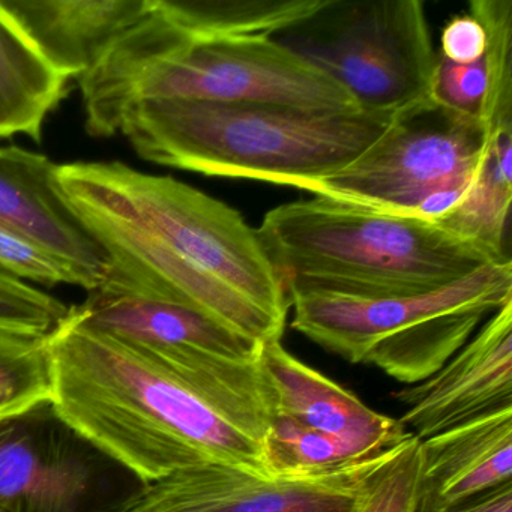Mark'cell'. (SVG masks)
Here are the masks:
<instances>
[{
	"mask_svg": "<svg viewBox=\"0 0 512 512\" xmlns=\"http://www.w3.org/2000/svg\"><path fill=\"white\" fill-rule=\"evenodd\" d=\"M74 310L86 325L133 344L265 436L271 415L257 370V341L113 272Z\"/></svg>",
	"mask_w": 512,
	"mask_h": 512,
	"instance_id": "ba28073f",
	"label": "cell"
},
{
	"mask_svg": "<svg viewBox=\"0 0 512 512\" xmlns=\"http://www.w3.org/2000/svg\"><path fill=\"white\" fill-rule=\"evenodd\" d=\"M421 449L413 436L365 481L355 512H415Z\"/></svg>",
	"mask_w": 512,
	"mask_h": 512,
	"instance_id": "7402d4cb",
	"label": "cell"
},
{
	"mask_svg": "<svg viewBox=\"0 0 512 512\" xmlns=\"http://www.w3.org/2000/svg\"><path fill=\"white\" fill-rule=\"evenodd\" d=\"M269 415L322 433L340 436H382L404 433L398 419L362 403L334 380L292 355L281 338L260 343L257 358Z\"/></svg>",
	"mask_w": 512,
	"mask_h": 512,
	"instance_id": "2e32d148",
	"label": "cell"
},
{
	"mask_svg": "<svg viewBox=\"0 0 512 512\" xmlns=\"http://www.w3.org/2000/svg\"><path fill=\"white\" fill-rule=\"evenodd\" d=\"M0 268L26 283L53 287L80 286L79 278L67 263L35 244L31 239L0 226Z\"/></svg>",
	"mask_w": 512,
	"mask_h": 512,
	"instance_id": "d4e9b609",
	"label": "cell"
},
{
	"mask_svg": "<svg viewBox=\"0 0 512 512\" xmlns=\"http://www.w3.org/2000/svg\"><path fill=\"white\" fill-rule=\"evenodd\" d=\"M0 512H19V511H14V509L8 508V506L0 505Z\"/></svg>",
	"mask_w": 512,
	"mask_h": 512,
	"instance_id": "83f0119b",
	"label": "cell"
},
{
	"mask_svg": "<svg viewBox=\"0 0 512 512\" xmlns=\"http://www.w3.org/2000/svg\"><path fill=\"white\" fill-rule=\"evenodd\" d=\"M512 121L487 128L484 152L472 184L440 227L481 248L496 263H511Z\"/></svg>",
	"mask_w": 512,
	"mask_h": 512,
	"instance_id": "ac0fdd59",
	"label": "cell"
},
{
	"mask_svg": "<svg viewBox=\"0 0 512 512\" xmlns=\"http://www.w3.org/2000/svg\"><path fill=\"white\" fill-rule=\"evenodd\" d=\"M67 83L0 8V139L26 136L40 142Z\"/></svg>",
	"mask_w": 512,
	"mask_h": 512,
	"instance_id": "d6986e66",
	"label": "cell"
},
{
	"mask_svg": "<svg viewBox=\"0 0 512 512\" xmlns=\"http://www.w3.org/2000/svg\"><path fill=\"white\" fill-rule=\"evenodd\" d=\"M490 85L487 52L472 64H455L437 53L431 100L440 109L482 122Z\"/></svg>",
	"mask_w": 512,
	"mask_h": 512,
	"instance_id": "603a6c76",
	"label": "cell"
},
{
	"mask_svg": "<svg viewBox=\"0 0 512 512\" xmlns=\"http://www.w3.org/2000/svg\"><path fill=\"white\" fill-rule=\"evenodd\" d=\"M392 397L407 407L398 421L419 440L512 407V301L437 373Z\"/></svg>",
	"mask_w": 512,
	"mask_h": 512,
	"instance_id": "7c38bea8",
	"label": "cell"
},
{
	"mask_svg": "<svg viewBox=\"0 0 512 512\" xmlns=\"http://www.w3.org/2000/svg\"><path fill=\"white\" fill-rule=\"evenodd\" d=\"M0 226L67 263L88 292L109 274V254L65 196L58 166L46 155L0 148Z\"/></svg>",
	"mask_w": 512,
	"mask_h": 512,
	"instance_id": "4fadbf2b",
	"label": "cell"
},
{
	"mask_svg": "<svg viewBox=\"0 0 512 512\" xmlns=\"http://www.w3.org/2000/svg\"><path fill=\"white\" fill-rule=\"evenodd\" d=\"M415 512H446L512 482V407L419 440Z\"/></svg>",
	"mask_w": 512,
	"mask_h": 512,
	"instance_id": "5bb4252c",
	"label": "cell"
},
{
	"mask_svg": "<svg viewBox=\"0 0 512 512\" xmlns=\"http://www.w3.org/2000/svg\"><path fill=\"white\" fill-rule=\"evenodd\" d=\"M256 230L287 298L304 292L412 295L496 263L433 221L323 196L271 209Z\"/></svg>",
	"mask_w": 512,
	"mask_h": 512,
	"instance_id": "277c9868",
	"label": "cell"
},
{
	"mask_svg": "<svg viewBox=\"0 0 512 512\" xmlns=\"http://www.w3.org/2000/svg\"><path fill=\"white\" fill-rule=\"evenodd\" d=\"M49 335L0 326V419L52 403Z\"/></svg>",
	"mask_w": 512,
	"mask_h": 512,
	"instance_id": "44dd1931",
	"label": "cell"
},
{
	"mask_svg": "<svg viewBox=\"0 0 512 512\" xmlns=\"http://www.w3.org/2000/svg\"><path fill=\"white\" fill-rule=\"evenodd\" d=\"M49 352L56 416L140 484L206 463L269 476L257 428L74 307Z\"/></svg>",
	"mask_w": 512,
	"mask_h": 512,
	"instance_id": "6da1fadb",
	"label": "cell"
},
{
	"mask_svg": "<svg viewBox=\"0 0 512 512\" xmlns=\"http://www.w3.org/2000/svg\"><path fill=\"white\" fill-rule=\"evenodd\" d=\"M512 301V262L412 295L290 293L292 328L350 364L416 385L460 352L482 320Z\"/></svg>",
	"mask_w": 512,
	"mask_h": 512,
	"instance_id": "8992f818",
	"label": "cell"
},
{
	"mask_svg": "<svg viewBox=\"0 0 512 512\" xmlns=\"http://www.w3.org/2000/svg\"><path fill=\"white\" fill-rule=\"evenodd\" d=\"M272 40L346 89L365 112L401 115L433 103L437 53L421 0H323Z\"/></svg>",
	"mask_w": 512,
	"mask_h": 512,
	"instance_id": "52a82bcc",
	"label": "cell"
},
{
	"mask_svg": "<svg viewBox=\"0 0 512 512\" xmlns=\"http://www.w3.org/2000/svg\"><path fill=\"white\" fill-rule=\"evenodd\" d=\"M412 437L410 431L340 436L302 428L272 416L262 440L263 461L272 478H329L380 463Z\"/></svg>",
	"mask_w": 512,
	"mask_h": 512,
	"instance_id": "e0dca14e",
	"label": "cell"
},
{
	"mask_svg": "<svg viewBox=\"0 0 512 512\" xmlns=\"http://www.w3.org/2000/svg\"><path fill=\"white\" fill-rule=\"evenodd\" d=\"M0 8L61 76L80 80L151 11L152 0H0Z\"/></svg>",
	"mask_w": 512,
	"mask_h": 512,
	"instance_id": "9a60e30c",
	"label": "cell"
},
{
	"mask_svg": "<svg viewBox=\"0 0 512 512\" xmlns=\"http://www.w3.org/2000/svg\"><path fill=\"white\" fill-rule=\"evenodd\" d=\"M446 512H512V482L491 488Z\"/></svg>",
	"mask_w": 512,
	"mask_h": 512,
	"instance_id": "4316f807",
	"label": "cell"
},
{
	"mask_svg": "<svg viewBox=\"0 0 512 512\" xmlns=\"http://www.w3.org/2000/svg\"><path fill=\"white\" fill-rule=\"evenodd\" d=\"M383 461L320 479L272 478L227 464H199L142 485L109 512H355L365 481Z\"/></svg>",
	"mask_w": 512,
	"mask_h": 512,
	"instance_id": "30bf717a",
	"label": "cell"
},
{
	"mask_svg": "<svg viewBox=\"0 0 512 512\" xmlns=\"http://www.w3.org/2000/svg\"><path fill=\"white\" fill-rule=\"evenodd\" d=\"M68 311L61 299L0 268V326L49 335Z\"/></svg>",
	"mask_w": 512,
	"mask_h": 512,
	"instance_id": "cb8c5ba5",
	"label": "cell"
},
{
	"mask_svg": "<svg viewBox=\"0 0 512 512\" xmlns=\"http://www.w3.org/2000/svg\"><path fill=\"white\" fill-rule=\"evenodd\" d=\"M485 137L481 122L427 104L401 113L368 151L311 194L437 223L466 196Z\"/></svg>",
	"mask_w": 512,
	"mask_h": 512,
	"instance_id": "9c48e42d",
	"label": "cell"
},
{
	"mask_svg": "<svg viewBox=\"0 0 512 512\" xmlns=\"http://www.w3.org/2000/svg\"><path fill=\"white\" fill-rule=\"evenodd\" d=\"M398 116L154 100L133 107L119 133L149 163L311 193L320 181L358 160Z\"/></svg>",
	"mask_w": 512,
	"mask_h": 512,
	"instance_id": "3957f363",
	"label": "cell"
},
{
	"mask_svg": "<svg viewBox=\"0 0 512 512\" xmlns=\"http://www.w3.org/2000/svg\"><path fill=\"white\" fill-rule=\"evenodd\" d=\"M323 0H155L158 10L203 41L272 38L313 14Z\"/></svg>",
	"mask_w": 512,
	"mask_h": 512,
	"instance_id": "ffe728a7",
	"label": "cell"
},
{
	"mask_svg": "<svg viewBox=\"0 0 512 512\" xmlns=\"http://www.w3.org/2000/svg\"><path fill=\"white\" fill-rule=\"evenodd\" d=\"M86 130L107 139L125 115L154 100L361 110L346 89L272 38L203 41L152 8L79 80Z\"/></svg>",
	"mask_w": 512,
	"mask_h": 512,
	"instance_id": "7a4b0ae2",
	"label": "cell"
},
{
	"mask_svg": "<svg viewBox=\"0 0 512 512\" xmlns=\"http://www.w3.org/2000/svg\"><path fill=\"white\" fill-rule=\"evenodd\" d=\"M89 446L52 403L0 419V505L19 512H109Z\"/></svg>",
	"mask_w": 512,
	"mask_h": 512,
	"instance_id": "8fae6325",
	"label": "cell"
},
{
	"mask_svg": "<svg viewBox=\"0 0 512 512\" xmlns=\"http://www.w3.org/2000/svg\"><path fill=\"white\" fill-rule=\"evenodd\" d=\"M62 191L79 193L157 239L178 265L227 298L286 328L283 280L241 212L172 176L124 163L58 166Z\"/></svg>",
	"mask_w": 512,
	"mask_h": 512,
	"instance_id": "5b68a950",
	"label": "cell"
},
{
	"mask_svg": "<svg viewBox=\"0 0 512 512\" xmlns=\"http://www.w3.org/2000/svg\"><path fill=\"white\" fill-rule=\"evenodd\" d=\"M487 52V32L475 14L461 13L452 17L442 31L440 52L442 58L455 64H472L484 58Z\"/></svg>",
	"mask_w": 512,
	"mask_h": 512,
	"instance_id": "484cf974",
	"label": "cell"
}]
</instances>
